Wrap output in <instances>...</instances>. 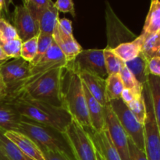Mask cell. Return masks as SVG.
I'll use <instances>...</instances> for the list:
<instances>
[{
  "mask_svg": "<svg viewBox=\"0 0 160 160\" xmlns=\"http://www.w3.org/2000/svg\"><path fill=\"white\" fill-rule=\"evenodd\" d=\"M5 102L11 103L23 118L51 127L63 134L72 120L71 116L63 107H57L23 95Z\"/></svg>",
  "mask_w": 160,
  "mask_h": 160,
  "instance_id": "1",
  "label": "cell"
},
{
  "mask_svg": "<svg viewBox=\"0 0 160 160\" xmlns=\"http://www.w3.org/2000/svg\"><path fill=\"white\" fill-rule=\"evenodd\" d=\"M62 106L72 119L84 128H92L84 85L80 75L69 62L63 68L61 82Z\"/></svg>",
  "mask_w": 160,
  "mask_h": 160,
  "instance_id": "2",
  "label": "cell"
},
{
  "mask_svg": "<svg viewBox=\"0 0 160 160\" xmlns=\"http://www.w3.org/2000/svg\"><path fill=\"white\" fill-rule=\"evenodd\" d=\"M64 67H57L42 74L27 86L18 96L23 95L57 107H63L61 95V82Z\"/></svg>",
  "mask_w": 160,
  "mask_h": 160,
  "instance_id": "3",
  "label": "cell"
},
{
  "mask_svg": "<svg viewBox=\"0 0 160 160\" xmlns=\"http://www.w3.org/2000/svg\"><path fill=\"white\" fill-rule=\"evenodd\" d=\"M18 132L23 133L32 139L40 149L46 148L59 152L75 160L64 134L55 128L23 118L19 126Z\"/></svg>",
  "mask_w": 160,
  "mask_h": 160,
  "instance_id": "4",
  "label": "cell"
},
{
  "mask_svg": "<svg viewBox=\"0 0 160 160\" xmlns=\"http://www.w3.org/2000/svg\"><path fill=\"white\" fill-rule=\"evenodd\" d=\"M142 95L146 106V117L143 124L145 153L148 160H160V131L148 83L143 86Z\"/></svg>",
  "mask_w": 160,
  "mask_h": 160,
  "instance_id": "5",
  "label": "cell"
},
{
  "mask_svg": "<svg viewBox=\"0 0 160 160\" xmlns=\"http://www.w3.org/2000/svg\"><path fill=\"white\" fill-rule=\"evenodd\" d=\"M75 160H98L95 145L84 128L72 119L64 132Z\"/></svg>",
  "mask_w": 160,
  "mask_h": 160,
  "instance_id": "6",
  "label": "cell"
},
{
  "mask_svg": "<svg viewBox=\"0 0 160 160\" xmlns=\"http://www.w3.org/2000/svg\"><path fill=\"white\" fill-rule=\"evenodd\" d=\"M109 106L113 111L128 138L135 144L136 146L145 152L143 125L138 121L121 98L111 101L109 102Z\"/></svg>",
  "mask_w": 160,
  "mask_h": 160,
  "instance_id": "7",
  "label": "cell"
},
{
  "mask_svg": "<svg viewBox=\"0 0 160 160\" xmlns=\"http://www.w3.org/2000/svg\"><path fill=\"white\" fill-rule=\"evenodd\" d=\"M105 4V18L107 37V45L106 48L112 50L121 44L132 42L137 38L138 36L117 17L110 4L108 2H106Z\"/></svg>",
  "mask_w": 160,
  "mask_h": 160,
  "instance_id": "8",
  "label": "cell"
},
{
  "mask_svg": "<svg viewBox=\"0 0 160 160\" xmlns=\"http://www.w3.org/2000/svg\"><path fill=\"white\" fill-rule=\"evenodd\" d=\"M30 76L29 62L22 58L0 64V78L7 90L6 98L10 97Z\"/></svg>",
  "mask_w": 160,
  "mask_h": 160,
  "instance_id": "9",
  "label": "cell"
},
{
  "mask_svg": "<svg viewBox=\"0 0 160 160\" xmlns=\"http://www.w3.org/2000/svg\"><path fill=\"white\" fill-rule=\"evenodd\" d=\"M70 63L77 72L88 71L104 79L108 77L103 49H83Z\"/></svg>",
  "mask_w": 160,
  "mask_h": 160,
  "instance_id": "10",
  "label": "cell"
},
{
  "mask_svg": "<svg viewBox=\"0 0 160 160\" xmlns=\"http://www.w3.org/2000/svg\"><path fill=\"white\" fill-rule=\"evenodd\" d=\"M104 113L106 127L120 158L122 160H130L128 152L129 138L109 104L104 107Z\"/></svg>",
  "mask_w": 160,
  "mask_h": 160,
  "instance_id": "11",
  "label": "cell"
},
{
  "mask_svg": "<svg viewBox=\"0 0 160 160\" xmlns=\"http://www.w3.org/2000/svg\"><path fill=\"white\" fill-rule=\"evenodd\" d=\"M12 26L17 31L19 38L22 42L38 35V25L23 5L15 6L12 14Z\"/></svg>",
  "mask_w": 160,
  "mask_h": 160,
  "instance_id": "12",
  "label": "cell"
},
{
  "mask_svg": "<svg viewBox=\"0 0 160 160\" xmlns=\"http://www.w3.org/2000/svg\"><path fill=\"white\" fill-rule=\"evenodd\" d=\"M90 136L95 150L104 160H122L110 138L107 128L97 131L92 128H84Z\"/></svg>",
  "mask_w": 160,
  "mask_h": 160,
  "instance_id": "13",
  "label": "cell"
},
{
  "mask_svg": "<svg viewBox=\"0 0 160 160\" xmlns=\"http://www.w3.org/2000/svg\"><path fill=\"white\" fill-rule=\"evenodd\" d=\"M52 38L55 43L60 48L68 62H72L81 52L82 47L77 42L73 34H69L64 32L57 23L52 34Z\"/></svg>",
  "mask_w": 160,
  "mask_h": 160,
  "instance_id": "14",
  "label": "cell"
},
{
  "mask_svg": "<svg viewBox=\"0 0 160 160\" xmlns=\"http://www.w3.org/2000/svg\"><path fill=\"white\" fill-rule=\"evenodd\" d=\"M4 135L31 159L45 160L40 148L26 134L18 131H6L4 132Z\"/></svg>",
  "mask_w": 160,
  "mask_h": 160,
  "instance_id": "15",
  "label": "cell"
},
{
  "mask_svg": "<svg viewBox=\"0 0 160 160\" xmlns=\"http://www.w3.org/2000/svg\"><path fill=\"white\" fill-rule=\"evenodd\" d=\"M83 84L92 96L103 106L108 105L106 98V79L88 71L78 72Z\"/></svg>",
  "mask_w": 160,
  "mask_h": 160,
  "instance_id": "16",
  "label": "cell"
},
{
  "mask_svg": "<svg viewBox=\"0 0 160 160\" xmlns=\"http://www.w3.org/2000/svg\"><path fill=\"white\" fill-rule=\"evenodd\" d=\"M83 85L92 129L97 131H102L106 128L104 107L92 96L84 84Z\"/></svg>",
  "mask_w": 160,
  "mask_h": 160,
  "instance_id": "17",
  "label": "cell"
},
{
  "mask_svg": "<svg viewBox=\"0 0 160 160\" xmlns=\"http://www.w3.org/2000/svg\"><path fill=\"white\" fill-rule=\"evenodd\" d=\"M23 117L8 102L0 103V129L3 131H18Z\"/></svg>",
  "mask_w": 160,
  "mask_h": 160,
  "instance_id": "18",
  "label": "cell"
},
{
  "mask_svg": "<svg viewBox=\"0 0 160 160\" xmlns=\"http://www.w3.org/2000/svg\"><path fill=\"white\" fill-rule=\"evenodd\" d=\"M160 32V1L153 0L150 4L149 10L145 19L141 35L144 40Z\"/></svg>",
  "mask_w": 160,
  "mask_h": 160,
  "instance_id": "19",
  "label": "cell"
},
{
  "mask_svg": "<svg viewBox=\"0 0 160 160\" xmlns=\"http://www.w3.org/2000/svg\"><path fill=\"white\" fill-rule=\"evenodd\" d=\"M144 38L140 34L134 41L121 44L112 51L121 60L126 62L134 59L142 52Z\"/></svg>",
  "mask_w": 160,
  "mask_h": 160,
  "instance_id": "20",
  "label": "cell"
},
{
  "mask_svg": "<svg viewBox=\"0 0 160 160\" xmlns=\"http://www.w3.org/2000/svg\"><path fill=\"white\" fill-rule=\"evenodd\" d=\"M148 64V59L144 56L142 52H141L132 60L125 62L126 67L129 69L138 82L142 86H144L148 83V76H149Z\"/></svg>",
  "mask_w": 160,
  "mask_h": 160,
  "instance_id": "21",
  "label": "cell"
},
{
  "mask_svg": "<svg viewBox=\"0 0 160 160\" xmlns=\"http://www.w3.org/2000/svg\"><path fill=\"white\" fill-rule=\"evenodd\" d=\"M59 19V11L54 6V2H52L43 11L39 18V33L52 36Z\"/></svg>",
  "mask_w": 160,
  "mask_h": 160,
  "instance_id": "22",
  "label": "cell"
},
{
  "mask_svg": "<svg viewBox=\"0 0 160 160\" xmlns=\"http://www.w3.org/2000/svg\"><path fill=\"white\" fill-rule=\"evenodd\" d=\"M124 89L120 74L108 75L106 78V98L109 104L111 101L119 99Z\"/></svg>",
  "mask_w": 160,
  "mask_h": 160,
  "instance_id": "23",
  "label": "cell"
},
{
  "mask_svg": "<svg viewBox=\"0 0 160 160\" xmlns=\"http://www.w3.org/2000/svg\"><path fill=\"white\" fill-rule=\"evenodd\" d=\"M5 131L0 129V145L9 160H34L25 155L15 144L4 135Z\"/></svg>",
  "mask_w": 160,
  "mask_h": 160,
  "instance_id": "24",
  "label": "cell"
},
{
  "mask_svg": "<svg viewBox=\"0 0 160 160\" xmlns=\"http://www.w3.org/2000/svg\"><path fill=\"white\" fill-rule=\"evenodd\" d=\"M148 84L151 92L155 115L160 131V78L149 74Z\"/></svg>",
  "mask_w": 160,
  "mask_h": 160,
  "instance_id": "25",
  "label": "cell"
},
{
  "mask_svg": "<svg viewBox=\"0 0 160 160\" xmlns=\"http://www.w3.org/2000/svg\"><path fill=\"white\" fill-rule=\"evenodd\" d=\"M105 65L108 75L119 74L121 69L124 67L125 62L120 59L113 51L105 48L103 49Z\"/></svg>",
  "mask_w": 160,
  "mask_h": 160,
  "instance_id": "26",
  "label": "cell"
},
{
  "mask_svg": "<svg viewBox=\"0 0 160 160\" xmlns=\"http://www.w3.org/2000/svg\"><path fill=\"white\" fill-rule=\"evenodd\" d=\"M52 2L51 0H25L23 2V5L38 25V20L42 13Z\"/></svg>",
  "mask_w": 160,
  "mask_h": 160,
  "instance_id": "27",
  "label": "cell"
},
{
  "mask_svg": "<svg viewBox=\"0 0 160 160\" xmlns=\"http://www.w3.org/2000/svg\"><path fill=\"white\" fill-rule=\"evenodd\" d=\"M142 52L148 60L153 57H160V32L144 40Z\"/></svg>",
  "mask_w": 160,
  "mask_h": 160,
  "instance_id": "28",
  "label": "cell"
},
{
  "mask_svg": "<svg viewBox=\"0 0 160 160\" xmlns=\"http://www.w3.org/2000/svg\"><path fill=\"white\" fill-rule=\"evenodd\" d=\"M119 74H120V78H121L122 81H123L124 88L132 91L136 95H142V90H143V86H142L138 82L136 78L131 73L129 69L126 67V65H124V67L121 69Z\"/></svg>",
  "mask_w": 160,
  "mask_h": 160,
  "instance_id": "29",
  "label": "cell"
},
{
  "mask_svg": "<svg viewBox=\"0 0 160 160\" xmlns=\"http://www.w3.org/2000/svg\"><path fill=\"white\" fill-rule=\"evenodd\" d=\"M53 42L52 36L48 35V34L39 33L38 35V49L36 56L32 62H30V66L35 65L39 62L43 57L44 55L46 53L48 48L52 45Z\"/></svg>",
  "mask_w": 160,
  "mask_h": 160,
  "instance_id": "30",
  "label": "cell"
},
{
  "mask_svg": "<svg viewBox=\"0 0 160 160\" xmlns=\"http://www.w3.org/2000/svg\"><path fill=\"white\" fill-rule=\"evenodd\" d=\"M127 106L129 108L133 115L136 117L138 121L143 125L145 117H146V106L144 101L143 95H142L141 96L136 98Z\"/></svg>",
  "mask_w": 160,
  "mask_h": 160,
  "instance_id": "31",
  "label": "cell"
},
{
  "mask_svg": "<svg viewBox=\"0 0 160 160\" xmlns=\"http://www.w3.org/2000/svg\"><path fill=\"white\" fill-rule=\"evenodd\" d=\"M22 44H23L22 41L20 38H17L0 44V45L9 59H15L21 58L20 56H21Z\"/></svg>",
  "mask_w": 160,
  "mask_h": 160,
  "instance_id": "32",
  "label": "cell"
},
{
  "mask_svg": "<svg viewBox=\"0 0 160 160\" xmlns=\"http://www.w3.org/2000/svg\"><path fill=\"white\" fill-rule=\"evenodd\" d=\"M38 49V36L23 42L20 57L30 63L34 59Z\"/></svg>",
  "mask_w": 160,
  "mask_h": 160,
  "instance_id": "33",
  "label": "cell"
},
{
  "mask_svg": "<svg viewBox=\"0 0 160 160\" xmlns=\"http://www.w3.org/2000/svg\"><path fill=\"white\" fill-rule=\"evenodd\" d=\"M19 38L14 27L4 19H0V44Z\"/></svg>",
  "mask_w": 160,
  "mask_h": 160,
  "instance_id": "34",
  "label": "cell"
},
{
  "mask_svg": "<svg viewBox=\"0 0 160 160\" xmlns=\"http://www.w3.org/2000/svg\"><path fill=\"white\" fill-rule=\"evenodd\" d=\"M128 152L130 160H148L145 152L136 146L130 138L128 141Z\"/></svg>",
  "mask_w": 160,
  "mask_h": 160,
  "instance_id": "35",
  "label": "cell"
},
{
  "mask_svg": "<svg viewBox=\"0 0 160 160\" xmlns=\"http://www.w3.org/2000/svg\"><path fill=\"white\" fill-rule=\"evenodd\" d=\"M54 6L59 12H68L73 17L76 16L74 9V3L71 0H58L54 2Z\"/></svg>",
  "mask_w": 160,
  "mask_h": 160,
  "instance_id": "36",
  "label": "cell"
},
{
  "mask_svg": "<svg viewBox=\"0 0 160 160\" xmlns=\"http://www.w3.org/2000/svg\"><path fill=\"white\" fill-rule=\"evenodd\" d=\"M41 151L43 153L45 160H73L65 154L59 152L52 151V150L41 148Z\"/></svg>",
  "mask_w": 160,
  "mask_h": 160,
  "instance_id": "37",
  "label": "cell"
},
{
  "mask_svg": "<svg viewBox=\"0 0 160 160\" xmlns=\"http://www.w3.org/2000/svg\"><path fill=\"white\" fill-rule=\"evenodd\" d=\"M148 70L149 74L160 78V57H153L148 60Z\"/></svg>",
  "mask_w": 160,
  "mask_h": 160,
  "instance_id": "38",
  "label": "cell"
},
{
  "mask_svg": "<svg viewBox=\"0 0 160 160\" xmlns=\"http://www.w3.org/2000/svg\"><path fill=\"white\" fill-rule=\"evenodd\" d=\"M142 95H136V94L134 93L132 91L129 90V89L124 88L123 89V92H122L121 97H120V98L123 100V102L125 103V104L128 105V104H129L130 102H131L133 100H134L136 98H138V97L141 96Z\"/></svg>",
  "mask_w": 160,
  "mask_h": 160,
  "instance_id": "39",
  "label": "cell"
},
{
  "mask_svg": "<svg viewBox=\"0 0 160 160\" xmlns=\"http://www.w3.org/2000/svg\"><path fill=\"white\" fill-rule=\"evenodd\" d=\"M61 29L67 34H73V28H72V22L67 18L59 19L58 21Z\"/></svg>",
  "mask_w": 160,
  "mask_h": 160,
  "instance_id": "40",
  "label": "cell"
},
{
  "mask_svg": "<svg viewBox=\"0 0 160 160\" xmlns=\"http://www.w3.org/2000/svg\"><path fill=\"white\" fill-rule=\"evenodd\" d=\"M6 98H7V90H6V87L4 84V83L2 82V81L1 78H0V103L6 101Z\"/></svg>",
  "mask_w": 160,
  "mask_h": 160,
  "instance_id": "41",
  "label": "cell"
},
{
  "mask_svg": "<svg viewBox=\"0 0 160 160\" xmlns=\"http://www.w3.org/2000/svg\"><path fill=\"white\" fill-rule=\"evenodd\" d=\"M8 59H9V58L6 56V53L3 51L1 45H0V64L4 63V62H6Z\"/></svg>",
  "mask_w": 160,
  "mask_h": 160,
  "instance_id": "42",
  "label": "cell"
},
{
  "mask_svg": "<svg viewBox=\"0 0 160 160\" xmlns=\"http://www.w3.org/2000/svg\"><path fill=\"white\" fill-rule=\"evenodd\" d=\"M0 160H9L6 156V155L5 154L4 151L2 148L1 145H0Z\"/></svg>",
  "mask_w": 160,
  "mask_h": 160,
  "instance_id": "43",
  "label": "cell"
},
{
  "mask_svg": "<svg viewBox=\"0 0 160 160\" xmlns=\"http://www.w3.org/2000/svg\"><path fill=\"white\" fill-rule=\"evenodd\" d=\"M96 155H97V159H98V160H104V159H103V158L101 156V155H100L99 153H98L97 151H96Z\"/></svg>",
  "mask_w": 160,
  "mask_h": 160,
  "instance_id": "44",
  "label": "cell"
}]
</instances>
